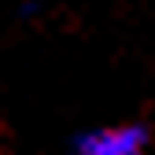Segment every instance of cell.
<instances>
[{
	"mask_svg": "<svg viewBox=\"0 0 155 155\" xmlns=\"http://www.w3.org/2000/svg\"><path fill=\"white\" fill-rule=\"evenodd\" d=\"M148 129L144 126H100L78 137V155H144Z\"/></svg>",
	"mask_w": 155,
	"mask_h": 155,
	"instance_id": "obj_1",
	"label": "cell"
}]
</instances>
